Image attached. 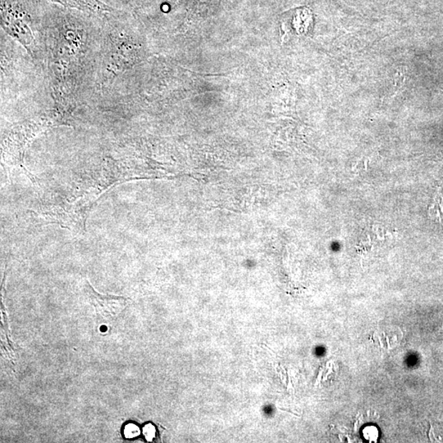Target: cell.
Listing matches in <instances>:
<instances>
[{"label": "cell", "mask_w": 443, "mask_h": 443, "mask_svg": "<svg viewBox=\"0 0 443 443\" xmlns=\"http://www.w3.org/2000/svg\"><path fill=\"white\" fill-rule=\"evenodd\" d=\"M62 124L59 115L49 111L40 117L12 126L2 141V156L8 168L28 177L34 183L37 181L24 166V155L33 139L46 130Z\"/></svg>", "instance_id": "1"}, {"label": "cell", "mask_w": 443, "mask_h": 443, "mask_svg": "<svg viewBox=\"0 0 443 443\" xmlns=\"http://www.w3.org/2000/svg\"><path fill=\"white\" fill-rule=\"evenodd\" d=\"M85 293L89 304L96 309L97 315L104 319H113L129 306V299L119 295L98 293L88 283L85 285Z\"/></svg>", "instance_id": "2"}, {"label": "cell", "mask_w": 443, "mask_h": 443, "mask_svg": "<svg viewBox=\"0 0 443 443\" xmlns=\"http://www.w3.org/2000/svg\"><path fill=\"white\" fill-rule=\"evenodd\" d=\"M48 1L60 3L66 8H75V10L86 12L98 13V15L113 10L100 0H48Z\"/></svg>", "instance_id": "3"}, {"label": "cell", "mask_w": 443, "mask_h": 443, "mask_svg": "<svg viewBox=\"0 0 443 443\" xmlns=\"http://www.w3.org/2000/svg\"><path fill=\"white\" fill-rule=\"evenodd\" d=\"M141 431L140 428L137 426V425L134 424H129L126 425V427L124 428V436L128 438V440H132V438H135L140 435Z\"/></svg>", "instance_id": "4"}, {"label": "cell", "mask_w": 443, "mask_h": 443, "mask_svg": "<svg viewBox=\"0 0 443 443\" xmlns=\"http://www.w3.org/2000/svg\"><path fill=\"white\" fill-rule=\"evenodd\" d=\"M143 434L148 442L153 441L156 435V428L153 424H146L144 428H143Z\"/></svg>", "instance_id": "5"}]
</instances>
